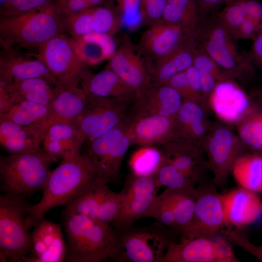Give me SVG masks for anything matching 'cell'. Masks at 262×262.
Listing matches in <instances>:
<instances>
[{
	"mask_svg": "<svg viewBox=\"0 0 262 262\" xmlns=\"http://www.w3.org/2000/svg\"><path fill=\"white\" fill-rule=\"evenodd\" d=\"M108 183L100 170L84 153L63 159L50 171L40 201L30 208L29 223L34 226L51 209L65 206L91 188Z\"/></svg>",
	"mask_w": 262,
	"mask_h": 262,
	"instance_id": "obj_1",
	"label": "cell"
},
{
	"mask_svg": "<svg viewBox=\"0 0 262 262\" xmlns=\"http://www.w3.org/2000/svg\"><path fill=\"white\" fill-rule=\"evenodd\" d=\"M66 254L70 262H101L111 260L115 236L110 226L79 214H63Z\"/></svg>",
	"mask_w": 262,
	"mask_h": 262,
	"instance_id": "obj_2",
	"label": "cell"
},
{
	"mask_svg": "<svg viewBox=\"0 0 262 262\" xmlns=\"http://www.w3.org/2000/svg\"><path fill=\"white\" fill-rule=\"evenodd\" d=\"M62 33V16L54 3L21 14L1 16L0 19V43L7 50L14 46L38 49Z\"/></svg>",
	"mask_w": 262,
	"mask_h": 262,
	"instance_id": "obj_3",
	"label": "cell"
},
{
	"mask_svg": "<svg viewBox=\"0 0 262 262\" xmlns=\"http://www.w3.org/2000/svg\"><path fill=\"white\" fill-rule=\"evenodd\" d=\"M115 229L111 260L118 262H159L179 235L175 229L169 230L157 221L148 226L132 224Z\"/></svg>",
	"mask_w": 262,
	"mask_h": 262,
	"instance_id": "obj_4",
	"label": "cell"
},
{
	"mask_svg": "<svg viewBox=\"0 0 262 262\" xmlns=\"http://www.w3.org/2000/svg\"><path fill=\"white\" fill-rule=\"evenodd\" d=\"M55 161L43 149L1 157L0 174L4 195L26 196L44 187Z\"/></svg>",
	"mask_w": 262,
	"mask_h": 262,
	"instance_id": "obj_5",
	"label": "cell"
},
{
	"mask_svg": "<svg viewBox=\"0 0 262 262\" xmlns=\"http://www.w3.org/2000/svg\"><path fill=\"white\" fill-rule=\"evenodd\" d=\"M24 196L0 197V261L21 262L31 249V205Z\"/></svg>",
	"mask_w": 262,
	"mask_h": 262,
	"instance_id": "obj_6",
	"label": "cell"
},
{
	"mask_svg": "<svg viewBox=\"0 0 262 262\" xmlns=\"http://www.w3.org/2000/svg\"><path fill=\"white\" fill-rule=\"evenodd\" d=\"M201 24L196 35L199 45L227 75L252 73L253 64L249 54L242 52L230 33L214 13Z\"/></svg>",
	"mask_w": 262,
	"mask_h": 262,
	"instance_id": "obj_7",
	"label": "cell"
},
{
	"mask_svg": "<svg viewBox=\"0 0 262 262\" xmlns=\"http://www.w3.org/2000/svg\"><path fill=\"white\" fill-rule=\"evenodd\" d=\"M133 99L87 97L82 112L71 124L85 142L92 140L110 131L126 119L130 102Z\"/></svg>",
	"mask_w": 262,
	"mask_h": 262,
	"instance_id": "obj_8",
	"label": "cell"
},
{
	"mask_svg": "<svg viewBox=\"0 0 262 262\" xmlns=\"http://www.w3.org/2000/svg\"><path fill=\"white\" fill-rule=\"evenodd\" d=\"M40 59L60 87H76L88 72L87 66L77 55L64 33L54 37L37 49Z\"/></svg>",
	"mask_w": 262,
	"mask_h": 262,
	"instance_id": "obj_9",
	"label": "cell"
},
{
	"mask_svg": "<svg viewBox=\"0 0 262 262\" xmlns=\"http://www.w3.org/2000/svg\"><path fill=\"white\" fill-rule=\"evenodd\" d=\"M154 174L142 176L132 173L126 179L118 213L111 224L115 228L132 225L147 217L157 196Z\"/></svg>",
	"mask_w": 262,
	"mask_h": 262,
	"instance_id": "obj_10",
	"label": "cell"
},
{
	"mask_svg": "<svg viewBox=\"0 0 262 262\" xmlns=\"http://www.w3.org/2000/svg\"><path fill=\"white\" fill-rule=\"evenodd\" d=\"M215 186V184H203L196 188L194 218L186 236L181 239L214 238L229 228L221 195Z\"/></svg>",
	"mask_w": 262,
	"mask_h": 262,
	"instance_id": "obj_11",
	"label": "cell"
},
{
	"mask_svg": "<svg viewBox=\"0 0 262 262\" xmlns=\"http://www.w3.org/2000/svg\"><path fill=\"white\" fill-rule=\"evenodd\" d=\"M182 98L171 86L151 82L135 93L130 116L131 119L148 115L174 117L183 103Z\"/></svg>",
	"mask_w": 262,
	"mask_h": 262,
	"instance_id": "obj_12",
	"label": "cell"
},
{
	"mask_svg": "<svg viewBox=\"0 0 262 262\" xmlns=\"http://www.w3.org/2000/svg\"><path fill=\"white\" fill-rule=\"evenodd\" d=\"M62 20L63 33H67L69 35L68 36L93 33L115 36L122 27L120 19L114 10L100 6L63 16Z\"/></svg>",
	"mask_w": 262,
	"mask_h": 262,
	"instance_id": "obj_13",
	"label": "cell"
},
{
	"mask_svg": "<svg viewBox=\"0 0 262 262\" xmlns=\"http://www.w3.org/2000/svg\"><path fill=\"white\" fill-rule=\"evenodd\" d=\"M139 52L126 36L107 66L135 93L151 82L149 63Z\"/></svg>",
	"mask_w": 262,
	"mask_h": 262,
	"instance_id": "obj_14",
	"label": "cell"
},
{
	"mask_svg": "<svg viewBox=\"0 0 262 262\" xmlns=\"http://www.w3.org/2000/svg\"><path fill=\"white\" fill-rule=\"evenodd\" d=\"M190 36L194 35L188 34L181 27L161 20L149 25L143 32L139 49L155 61L168 54Z\"/></svg>",
	"mask_w": 262,
	"mask_h": 262,
	"instance_id": "obj_15",
	"label": "cell"
},
{
	"mask_svg": "<svg viewBox=\"0 0 262 262\" xmlns=\"http://www.w3.org/2000/svg\"><path fill=\"white\" fill-rule=\"evenodd\" d=\"M221 195L229 226L240 229L262 215V201L254 192L240 186Z\"/></svg>",
	"mask_w": 262,
	"mask_h": 262,
	"instance_id": "obj_16",
	"label": "cell"
},
{
	"mask_svg": "<svg viewBox=\"0 0 262 262\" xmlns=\"http://www.w3.org/2000/svg\"><path fill=\"white\" fill-rule=\"evenodd\" d=\"M87 101V96L81 87H59L49 106L45 121L36 130L42 140L51 125L72 123L82 112Z\"/></svg>",
	"mask_w": 262,
	"mask_h": 262,
	"instance_id": "obj_17",
	"label": "cell"
},
{
	"mask_svg": "<svg viewBox=\"0 0 262 262\" xmlns=\"http://www.w3.org/2000/svg\"><path fill=\"white\" fill-rule=\"evenodd\" d=\"M128 132L131 144L163 146L175 138V117L148 115L135 117L131 119Z\"/></svg>",
	"mask_w": 262,
	"mask_h": 262,
	"instance_id": "obj_18",
	"label": "cell"
},
{
	"mask_svg": "<svg viewBox=\"0 0 262 262\" xmlns=\"http://www.w3.org/2000/svg\"><path fill=\"white\" fill-rule=\"evenodd\" d=\"M210 94L214 112L226 121L235 122L249 110V100L245 92L226 78L217 82Z\"/></svg>",
	"mask_w": 262,
	"mask_h": 262,
	"instance_id": "obj_19",
	"label": "cell"
},
{
	"mask_svg": "<svg viewBox=\"0 0 262 262\" xmlns=\"http://www.w3.org/2000/svg\"><path fill=\"white\" fill-rule=\"evenodd\" d=\"M198 46L196 37L189 36L168 54L155 60L153 65L149 64L151 82L165 84L174 75L192 66Z\"/></svg>",
	"mask_w": 262,
	"mask_h": 262,
	"instance_id": "obj_20",
	"label": "cell"
},
{
	"mask_svg": "<svg viewBox=\"0 0 262 262\" xmlns=\"http://www.w3.org/2000/svg\"><path fill=\"white\" fill-rule=\"evenodd\" d=\"M234 136L228 129H217L211 136L208 146L209 165L214 174L215 185L222 187L236 160Z\"/></svg>",
	"mask_w": 262,
	"mask_h": 262,
	"instance_id": "obj_21",
	"label": "cell"
},
{
	"mask_svg": "<svg viewBox=\"0 0 262 262\" xmlns=\"http://www.w3.org/2000/svg\"><path fill=\"white\" fill-rule=\"evenodd\" d=\"M219 236L173 242L159 262H220Z\"/></svg>",
	"mask_w": 262,
	"mask_h": 262,
	"instance_id": "obj_22",
	"label": "cell"
},
{
	"mask_svg": "<svg viewBox=\"0 0 262 262\" xmlns=\"http://www.w3.org/2000/svg\"><path fill=\"white\" fill-rule=\"evenodd\" d=\"M85 140L71 123H57L45 132L43 149L55 162L80 154Z\"/></svg>",
	"mask_w": 262,
	"mask_h": 262,
	"instance_id": "obj_23",
	"label": "cell"
},
{
	"mask_svg": "<svg viewBox=\"0 0 262 262\" xmlns=\"http://www.w3.org/2000/svg\"><path fill=\"white\" fill-rule=\"evenodd\" d=\"M80 84L88 98L134 99L135 95V91L108 66L96 74L88 72Z\"/></svg>",
	"mask_w": 262,
	"mask_h": 262,
	"instance_id": "obj_24",
	"label": "cell"
},
{
	"mask_svg": "<svg viewBox=\"0 0 262 262\" xmlns=\"http://www.w3.org/2000/svg\"><path fill=\"white\" fill-rule=\"evenodd\" d=\"M68 38L77 55L87 66L109 61L118 47L114 36L107 33H93Z\"/></svg>",
	"mask_w": 262,
	"mask_h": 262,
	"instance_id": "obj_25",
	"label": "cell"
},
{
	"mask_svg": "<svg viewBox=\"0 0 262 262\" xmlns=\"http://www.w3.org/2000/svg\"><path fill=\"white\" fill-rule=\"evenodd\" d=\"M163 161L172 164L195 184L199 180L200 159L189 140L173 139L163 145Z\"/></svg>",
	"mask_w": 262,
	"mask_h": 262,
	"instance_id": "obj_26",
	"label": "cell"
},
{
	"mask_svg": "<svg viewBox=\"0 0 262 262\" xmlns=\"http://www.w3.org/2000/svg\"><path fill=\"white\" fill-rule=\"evenodd\" d=\"M0 77L12 81L43 78L60 85L43 62L38 57L28 59L10 53L0 57Z\"/></svg>",
	"mask_w": 262,
	"mask_h": 262,
	"instance_id": "obj_27",
	"label": "cell"
},
{
	"mask_svg": "<svg viewBox=\"0 0 262 262\" xmlns=\"http://www.w3.org/2000/svg\"><path fill=\"white\" fill-rule=\"evenodd\" d=\"M42 139L32 128L7 120L0 119V144L10 154L41 150Z\"/></svg>",
	"mask_w": 262,
	"mask_h": 262,
	"instance_id": "obj_28",
	"label": "cell"
},
{
	"mask_svg": "<svg viewBox=\"0 0 262 262\" xmlns=\"http://www.w3.org/2000/svg\"><path fill=\"white\" fill-rule=\"evenodd\" d=\"M205 16L196 0H167L163 20L181 27L186 33L196 36Z\"/></svg>",
	"mask_w": 262,
	"mask_h": 262,
	"instance_id": "obj_29",
	"label": "cell"
},
{
	"mask_svg": "<svg viewBox=\"0 0 262 262\" xmlns=\"http://www.w3.org/2000/svg\"><path fill=\"white\" fill-rule=\"evenodd\" d=\"M172 203L175 216L176 231L184 238L191 225L195 209L196 188L165 189Z\"/></svg>",
	"mask_w": 262,
	"mask_h": 262,
	"instance_id": "obj_30",
	"label": "cell"
},
{
	"mask_svg": "<svg viewBox=\"0 0 262 262\" xmlns=\"http://www.w3.org/2000/svg\"><path fill=\"white\" fill-rule=\"evenodd\" d=\"M232 171L240 187L256 192H262V156L248 155L235 160Z\"/></svg>",
	"mask_w": 262,
	"mask_h": 262,
	"instance_id": "obj_31",
	"label": "cell"
},
{
	"mask_svg": "<svg viewBox=\"0 0 262 262\" xmlns=\"http://www.w3.org/2000/svg\"><path fill=\"white\" fill-rule=\"evenodd\" d=\"M49 107L21 99L7 111L0 115V119L7 120L17 124L36 129L45 121Z\"/></svg>",
	"mask_w": 262,
	"mask_h": 262,
	"instance_id": "obj_32",
	"label": "cell"
},
{
	"mask_svg": "<svg viewBox=\"0 0 262 262\" xmlns=\"http://www.w3.org/2000/svg\"><path fill=\"white\" fill-rule=\"evenodd\" d=\"M19 97L49 107L59 87L43 78H33L13 82Z\"/></svg>",
	"mask_w": 262,
	"mask_h": 262,
	"instance_id": "obj_33",
	"label": "cell"
},
{
	"mask_svg": "<svg viewBox=\"0 0 262 262\" xmlns=\"http://www.w3.org/2000/svg\"><path fill=\"white\" fill-rule=\"evenodd\" d=\"M131 120V118L128 116L123 122L110 131L85 142L86 144L83 153L92 160L98 169L110 148L127 131Z\"/></svg>",
	"mask_w": 262,
	"mask_h": 262,
	"instance_id": "obj_34",
	"label": "cell"
},
{
	"mask_svg": "<svg viewBox=\"0 0 262 262\" xmlns=\"http://www.w3.org/2000/svg\"><path fill=\"white\" fill-rule=\"evenodd\" d=\"M110 190L107 183L91 188L66 204L63 214H79L94 219L99 205Z\"/></svg>",
	"mask_w": 262,
	"mask_h": 262,
	"instance_id": "obj_35",
	"label": "cell"
},
{
	"mask_svg": "<svg viewBox=\"0 0 262 262\" xmlns=\"http://www.w3.org/2000/svg\"><path fill=\"white\" fill-rule=\"evenodd\" d=\"M128 130L110 148L99 167L108 182L115 181L120 175L124 157L131 144Z\"/></svg>",
	"mask_w": 262,
	"mask_h": 262,
	"instance_id": "obj_36",
	"label": "cell"
},
{
	"mask_svg": "<svg viewBox=\"0 0 262 262\" xmlns=\"http://www.w3.org/2000/svg\"><path fill=\"white\" fill-rule=\"evenodd\" d=\"M163 160L162 150L155 146H141L132 155L130 165L133 174L152 175L156 173Z\"/></svg>",
	"mask_w": 262,
	"mask_h": 262,
	"instance_id": "obj_37",
	"label": "cell"
},
{
	"mask_svg": "<svg viewBox=\"0 0 262 262\" xmlns=\"http://www.w3.org/2000/svg\"><path fill=\"white\" fill-rule=\"evenodd\" d=\"M158 187L173 189L195 188V183L172 164L163 162L154 174Z\"/></svg>",
	"mask_w": 262,
	"mask_h": 262,
	"instance_id": "obj_38",
	"label": "cell"
},
{
	"mask_svg": "<svg viewBox=\"0 0 262 262\" xmlns=\"http://www.w3.org/2000/svg\"><path fill=\"white\" fill-rule=\"evenodd\" d=\"M114 10L121 26L130 30L136 29L144 23L142 13V0H113Z\"/></svg>",
	"mask_w": 262,
	"mask_h": 262,
	"instance_id": "obj_39",
	"label": "cell"
},
{
	"mask_svg": "<svg viewBox=\"0 0 262 262\" xmlns=\"http://www.w3.org/2000/svg\"><path fill=\"white\" fill-rule=\"evenodd\" d=\"M147 217L153 218L164 226L176 230L174 211L165 190L157 196Z\"/></svg>",
	"mask_w": 262,
	"mask_h": 262,
	"instance_id": "obj_40",
	"label": "cell"
},
{
	"mask_svg": "<svg viewBox=\"0 0 262 262\" xmlns=\"http://www.w3.org/2000/svg\"><path fill=\"white\" fill-rule=\"evenodd\" d=\"M241 140L252 149L262 152V115L246 121L239 131Z\"/></svg>",
	"mask_w": 262,
	"mask_h": 262,
	"instance_id": "obj_41",
	"label": "cell"
},
{
	"mask_svg": "<svg viewBox=\"0 0 262 262\" xmlns=\"http://www.w3.org/2000/svg\"><path fill=\"white\" fill-rule=\"evenodd\" d=\"M122 199V192H115L111 189L99 205L95 220L110 225L119 211Z\"/></svg>",
	"mask_w": 262,
	"mask_h": 262,
	"instance_id": "obj_42",
	"label": "cell"
},
{
	"mask_svg": "<svg viewBox=\"0 0 262 262\" xmlns=\"http://www.w3.org/2000/svg\"><path fill=\"white\" fill-rule=\"evenodd\" d=\"M53 0H3L1 16H11L25 13L53 4Z\"/></svg>",
	"mask_w": 262,
	"mask_h": 262,
	"instance_id": "obj_43",
	"label": "cell"
},
{
	"mask_svg": "<svg viewBox=\"0 0 262 262\" xmlns=\"http://www.w3.org/2000/svg\"><path fill=\"white\" fill-rule=\"evenodd\" d=\"M193 66L198 71L200 76H213L219 81L225 79L226 75L215 62L199 45L196 49Z\"/></svg>",
	"mask_w": 262,
	"mask_h": 262,
	"instance_id": "obj_44",
	"label": "cell"
},
{
	"mask_svg": "<svg viewBox=\"0 0 262 262\" xmlns=\"http://www.w3.org/2000/svg\"><path fill=\"white\" fill-rule=\"evenodd\" d=\"M221 234L229 242L241 247L262 261V245L256 246L252 244L247 236L239 229H232L227 228L222 231Z\"/></svg>",
	"mask_w": 262,
	"mask_h": 262,
	"instance_id": "obj_45",
	"label": "cell"
},
{
	"mask_svg": "<svg viewBox=\"0 0 262 262\" xmlns=\"http://www.w3.org/2000/svg\"><path fill=\"white\" fill-rule=\"evenodd\" d=\"M167 0H142L144 23L148 25L163 20Z\"/></svg>",
	"mask_w": 262,
	"mask_h": 262,
	"instance_id": "obj_46",
	"label": "cell"
},
{
	"mask_svg": "<svg viewBox=\"0 0 262 262\" xmlns=\"http://www.w3.org/2000/svg\"><path fill=\"white\" fill-rule=\"evenodd\" d=\"M21 100L15 90L13 82L0 77V115Z\"/></svg>",
	"mask_w": 262,
	"mask_h": 262,
	"instance_id": "obj_47",
	"label": "cell"
},
{
	"mask_svg": "<svg viewBox=\"0 0 262 262\" xmlns=\"http://www.w3.org/2000/svg\"><path fill=\"white\" fill-rule=\"evenodd\" d=\"M165 84H167L176 90L184 100L196 101V99L198 98L188 84L185 71L174 75Z\"/></svg>",
	"mask_w": 262,
	"mask_h": 262,
	"instance_id": "obj_48",
	"label": "cell"
},
{
	"mask_svg": "<svg viewBox=\"0 0 262 262\" xmlns=\"http://www.w3.org/2000/svg\"><path fill=\"white\" fill-rule=\"evenodd\" d=\"M54 5L56 11L61 16L78 13L90 8L86 0H56Z\"/></svg>",
	"mask_w": 262,
	"mask_h": 262,
	"instance_id": "obj_49",
	"label": "cell"
},
{
	"mask_svg": "<svg viewBox=\"0 0 262 262\" xmlns=\"http://www.w3.org/2000/svg\"><path fill=\"white\" fill-rule=\"evenodd\" d=\"M249 55L253 65H256L262 73V31L252 40Z\"/></svg>",
	"mask_w": 262,
	"mask_h": 262,
	"instance_id": "obj_50",
	"label": "cell"
},
{
	"mask_svg": "<svg viewBox=\"0 0 262 262\" xmlns=\"http://www.w3.org/2000/svg\"><path fill=\"white\" fill-rule=\"evenodd\" d=\"M188 84L193 92L198 98L203 94L200 74L193 65L185 71Z\"/></svg>",
	"mask_w": 262,
	"mask_h": 262,
	"instance_id": "obj_51",
	"label": "cell"
},
{
	"mask_svg": "<svg viewBox=\"0 0 262 262\" xmlns=\"http://www.w3.org/2000/svg\"><path fill=\"white\" fill-rule=\"evenodd\" d=\"M202 15L213 13L222 4L225 0H196Z\"/></svg>",
	"mask_w": 262,
	"mask_h": 262,
	"instance_id": "obj_52",
	"label": "cell"
}]
</instances>
